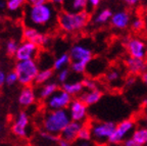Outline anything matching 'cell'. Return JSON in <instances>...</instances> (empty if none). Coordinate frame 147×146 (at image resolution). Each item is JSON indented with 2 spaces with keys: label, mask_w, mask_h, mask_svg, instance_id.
Returning a JSON list of instances; mask_svg holds the SVG:
<instances>
[{
  "label": "cell",
  "mask_w": 147,
  "mask_h": 146,
  "mask_svg": "<svg viewBox=\"0 0 147 146\" xmlns=\"http://www.w3.org/2000/svg\"><path fill=\"white\" fill-rule=\"evenodd\" d=\"M135 82H136V77L135 76H132V75H130L128 78H127V80H126V85L127 86H133L134 84H135Z\"/></svg>",
  "instance_id": "60d3db41"
},
{
  "label": "cell",
  "mask_w": 147,
  "mask_h": 146,
  "mask_svg": "<svg viewBox=\"0 0 147 146\" xmlns=\"http://www.w3.org/2000/svg\"><path fill=\"white\" fill-rule=\"evenodd\" d=\"M37 92L33 86L23 87L20 94H18V104L23 107H30L34 105L37 101Z\"/></svg>",
  "instance_id": "9a60e30c"
},
{
  "label": "cell",
  "mask_w": 147,
  "mask_h": 146,
  "mask_svg": "<svg viewBox=\"0 0 147 146\" xmlns=\"http://www.w3.org/2000/svg\"><path fill=\"white\" fill-rule=\"evenodd\" d=\"M69 54L71 57L69 70L78 75H82L87 71L88 66L93 58L92 49L83 43L74 44L69 49Z\"/></svg>",
  "instance_id": "3957f363"
},
{
  "label": "cell",
  "mask_w": 147,
  "mask_h": 146,
  "mask_svg": "<svg viewBox=\"0 0 147 146\" xmlns=\"http://www.w3.org/2000/svg\"><path fill=\"white\" fill-rule=\"evenodd\" d=\"M102 0H87L88 3V9H96L101 4Z\"/></svg>",
  "instance_id": "d590c367"
},
{
  "label": "cell",
  "mask_w": 147,
  "mask_h": 146,
  "mask_svg": "<svg viewBox=\"0 0 147 146\" xmlns=\"http://www.w3.org/2000/svg\"><path fill=\"white\" fill-rule=\"evenodd\" d=\"M26 3V0H6V9L11 14H16Z\"/></svg>",
  "instance_id": "4316f807"
},
{
  "label": "cell",
  "mask_w": 147,
  "mask_h": 146,
  "mask_svg": "<svg viewBox=\"0 0 147 146\" xmlns=\"http://www.w3.org/2000/svg\"><path fill=\"white\" fill-rule=\"evenodd\" d=\"M69 76H71V70L69 68L60 70V71L57 72V82L60 83L61 85L67 83L69 79Z\"/></svg>",
  "instance_id": "4dcf8cb0"
},
{
  "label": "cell",
  "mask_w": 147,
  "mask_h": 146,
  "mask_svg": "<svg viewBox=\"0 0 147 146\" xmlns=\"http://www.w3.org/2000/svg\"><path fill=\"white\" fill-rule=\"evenodd\" d=\"M85 124L79 123V122H73L71 121L65 128L62 130V132L60 133V139L69 141L71 143H75L78 140V135L80 130L83 128V126Z\"/></svg>",
  "instance_id": "5bb4252c"
},
{
  "label": "cell",
  "mask_w": 147,
  "mask_h": 146,
  "mask_svg": "<svg viewBox=\"0 0 147 146\" xmlns=\"http://www.w3.org/2000/svg\"><path fill=\"white\" fill-rule=\"evenodd\" d=\"M83 86H84V90H92V89H97L98 88V84L95 79L92 77H85L82 80Z\"/></svg>",
  "instance_id": "f546056e"
},
{
  "label": "cell",
  "mask_w": 147,
  "mask_h": 146,
  "mask_svg": "<svg viewBox=\"0 0 147 146\" xmlns=\"http://www.w3.org/2000/svg\"><path fill=\"white\" fill-rule=\"evenodd\" d=\"M142 106L144 107V110H147V97H146V98L143 99V101H142Z\"/></svg>",
  "instance_id": "bcb514c9"
},
{
  "label": "cell",
  "mask_w": 147,
  "mask_h": 146,
  "mask_svg": "<svg viewBox=\"0 0 147 146\" xmlns=\"http://www.w3.org/2000/svg\"><path fill=\"white\" fill-rule=\"evenodd\" d=\"M92 140L96 144H104L108 142L110 136L115 129L113 122H93L89 125Z\"/></svg>",
  "instance_id": "8992f818"
},
{
  "label": "cell",
  "mask_w": 147,
  "mask_h": 146,
  "mask_svg": "<svg viewBox=\"0 0 147 146\" xmlns=\"http://www.w3.org/2000/svg\"><path fill=\"white\" fill-rule=\"evenodd\" d=\"M144 21H143V18H134L133 21H131V28L132 30L135 31V32H140V31L143 30V28H144Z\"/></svg>",
  "instance_id": "1f68e13d"
},
{
  "label": "cell",
  "mask_w": 147,
  "mask_h": 146,
  "mask_svg": "<svg viewBox=\"0 0 147 146\" xmlns=\"http://www.w3.org/2000/svg\"><path fill=\"white\" fill-rule=\"evenodd\" d=\"M29 126H30V118H29L28 112H18L11 125L12 134L16 137L26 138L29 133Z\"/></svg>",
  "instance_id": "7c38bea8"
},
{
  "label": "cell",
  "mask_w": 147,
  "mask_h": 146,
  "mask_svg": "<svg viewBox=\"0 0 147 146\" xmlns=\"http://www.w3.org/2000/svg\"><path fill=\"white\" fill-rule=\"evenodd\" d=\"M71 121L85 123L88 119V106L80 98H74L67 107Z\"/></svg>",
  "instance_id": "8fae6325"
},
{
  "label": "cell",
  "mask_w": 147,
  "mask_h": 146,
  "mask_svg": "<svg viewBox=\"0 0 147 146\" xmlns=\"http://www.w3.org/2000/svg\"><path fill=\"white\" fill-rule=\"evenodd\" d=\"M142 0H124V2L128 5L129 7H134L136 5H138Z\"/></svg>",
  "instance_id": "ab89813d"
},
{
  "label": "cell",
  "mask_w": 147,
  "mask_h": 146,
  "mask_svg": "<svg viewBox=\"0 0 147 146\" xmlns=\"http://www.w3.org/2000/svg\"><path fill=\"white\" fill-rule=\"evenodd\" d=\"M40 53V48L31 41H23L18 45L16 57V62H25V60L37 59Z\"/></svg>",
  "instance_id": "30bf717a"
},
{
  "label": "cell",
  "mask_w": 147,
  "mask_h": 146,
  "mask_svg": "<svg viewBox=\"0 0 147 146\" xmlns=\"http://www.w3.org/2000/svg\"><path fill=\"white\" fill-rule=\"evenodd\" d=\"M0 132H1V125H0Z\"/></svg>",
  "instance_id": "c3c4849f"
},
{
  "label": "cell",
  "mask_w": 147,
  "mask_h": 146,
  "mask_svg": "<svg viewBox=\"0 0 147 146\" xmlns=\"http://www.w3.org/2000/svg\"><path fill=\"white\" fill-rule=\"evenodd\" d=\"M54 75V70L51 68H47V69H40L39 73L37 75L36 80H35V84L37 86H41L46 83H48L51 81Z\"/></svg>",
  "instance_id": "603a6c76"
},
{
  "label": "cell",
  "mask_w": 147,
  "mask_h": 146,
  "mask_svg": "<svg viewBox=\"0 0 147 146\" xmlns=\"http://www.w3.org/2000/svg\"><path fill=\"white\" fill-rule=\"evenodd\" d=\"M33 43L36 44L39 48H48L52 43V38L50 35L46 34V33L39 32V34L37 35Z\"/></svg>",
  "instance_id": "d4e9b609"
},
{
  "label": "cell",
  "mask_w": 147,
  "mask_h": 146,
  "mask_svg": "<svg viewBox=\"0 0 147 146\" xmlns=\"http://www.w3.org/2000/svg\"><path fill=\"white\" fill-rule=\"evenodd\" d=\"M69 122L71 118L67 110H47L41 122L42 131L58 136Z\"/></svg>",
  "instance_id": "277c9868"
},
{
  "label": "cell",
  "mask_w": 147,
  "mask_h": 146,
  "mask_svg": "<svg viewBox=\"0 0 147 146\" xmlns=\"http://www.w3.org/2000/svg\"><path fill=\"white\" fill-rule=\"evenodd\" d=\"M125 66L128 73L135 77L139 75L141 76L147 71V62L145 59H139L129 56L125 62Z\"/></svg>",
  "instance_id": "2e32d148"
},
{
  "label": "cell",
  "mask_w": 147,
  "mask_h": 146,
  "mask_svg": "<svg viewBox=\"0 0 147 146\" xmlns=\"http://www.w3.org/2000/svg\"><path fill=\"white\" fill-rule=\"evenodd\" d=\"M79 98L87 106H91V105L96 104L100 101V99L102 98V91L99 88L92 90H84L80 94Z\"/></svg>",
  "instance_id": "e0dca14e"
},
{
  "label": "cell",
  "mask_w": 147,
  "mask_h": 146,
  "mask_svg": "<svg viewBox=\"0 0 147 146\" xmlns=\"http://www.w3.org/2000/svg\"><path fill=\"white\" fill-rule=\"evenodd\" d=\"M131 138L138 144V146L147 145V128L146 127H140L133 131Z\"/></svg>",
  "instance_id": "cb8c5ba5"
},
{
  "label": "cell",
  "mask_w": 147,
  "mask_h": 146,
  "mask_svg": "<svg viewBox=\"0 0 147 146\" xmlns=\"http://www.w3.org/2000/svg\"><path fill=\"white\" fill-rule=\"evenodd\" d=\"M16 83H18V76H16V72L11 71V72H9V73H7L5 85H7V86H14Z\"/></svg>",
  "instance_id": "d6a6232c"
},
{
  "label": "cell",
  "mask_w": 147,
  "mask_h": 146,
  "mask_svg": "<svg viewBox=\"0 0 147 146\" xmlns=\"http://www.w3.org/2000/svg\"><path fill=\"white\" fill-rule=\"evenodd\" d=\"M0 22H1V16H0Z\"/></svg>",
  "instance_id": "681fc988"
},
{
  "label": "cell",
  "mask_w": 147,
  "mask_h": 146,
  "mask_svg": "<svg viewBox=\"0 0 147 146\" xmlns=\"http://www.w3.org/2000/svg\"><path fill=\"white\" fill-rule=\"evenodd\" d=\"M58 90H59V86H58L57 83L50 81V82L46 83V84L39 86V89L37 91V97L39 99H41V100L45 101L46 99H48L49 97H51Z\"/></svg>",
  "instance_id": "ac0fdd59"
},
{
  "label": "cell",
  "mask_w": 147,
  "mask_h": 146,
  "mask_svg": "<svg viewBox=\"0 0 147 146\" xmlns=\"http://www.w3.org/2000/svg\"><path fill=\"white\" fill-rule=\"evenodd\" d=\"M73 100L69 94L59 89L55 92L51 97L45 100V107L47 110H67L69 103Z\"/></svg>",
  "instance_id": "ba28073f"
},
{
  "label": "cell",
  "mask_w": 147,
  "mask_h": 146,
  "mask_svg": "<svg viewBox=\"0 0 147 146\" xmlns=\"http://www.w3.org/2000/svg\"><path fill=\"white\" fill-rule=\"evenodd\" d=\"M113 12L110 10L109 8H103L97 11L96 14L93 16L92 18V22L93 24L96 26H103L105 24L109 23L110 22V18L113 16Z\"/></svg>",
  "instance_id": "44dd1931"
},
{
  "label": "cell",
  "mask_w": 147,
  "mask_h": 146,
  "mask_svg": "<svg viewBox=\"0 0 147 146\" xmlns=\"http://www.w3.org/2000/svg\"><path fill=\"white\" fill-rule=\"evenodd\" d=\"M40 136H41L43 139L47 140V141H50V142H58V140H59L58 136L50 134V133H47V132H45V131H41V132H40Z\"/></svg>",
  "instance_id": "836d02e7"
},
{
  "label": "cell",
  "mask_w": 147,
  "mask_h": 146,
  "mask_svg": "<svg viewBox=\"0 0 147 146\" xmlns=\"http://www.w3.org/2000/svg\"><path fill=\"white\" fill-rule=\"evenodd\" d=\"M69 64H71V57H69V54L67 52H63L58 55V56H56L54 59H53L52 68L54 71L58 72V71H60V70L67 69Z\"/></svg>",
  "instance_id": "7402d4cb"
},
{
  "label": "cell",
  "mask_w": 147,
  "mask_h": 146,
  "mask_svg": "<svg viewBox=\"0 0 147 146\" xmlns=\"http://www.w3.org/2000/svg\"><path fill=\"white\" fill-rule=\"evenodd\" d=\"M110 25L117 30H126L131 25V14L127 10H117L110 18Z\"/></svg>",
  "instance_id": "4fadbf2b"
},
{
  "label": "cell",
  "mask_w": 147,
  "mask_h": 146,
  "mask_svg": "<svg viewBox=\"0 0 147 146\" xmlns=\"http://www.w3.org/2000/svg\"><path fill=\"white\" fill-rule=\"evenodd\" d=\"M6 9V0H0V11Z\"/></svg>",
  "instance_id": "ee69618b"
},
{
  "label": "cell",
  "mask_w": 147,
  "mask_h": 146,
  "mask_svg": "<svg viewBox=\"0 0 147 146\" xmlns=\"http://www.w3.org/2000/svg\"><path fill=\"white\" fill-rule=\"evenodd\" d=\"M105 79L109 84L115 85L117 83L121 82V79H122L121 71L117 68H113V69L108 70L105 74Z\"/></svg>",
  "instance_id": "484cf974"
},
{
  "label": "cell",
  "mask_w": 147,
  "mask_h": 146,
  "mask_svg": "<svg viewBox=\"0 0 147 146\" xmlns=\"http://www.w3.org/2000/svg\"><path fill=\"white\" fill-rule=\"evenodd\" d=\"M13 71L16 72L18 79V84L23 87L32 86L35 84V80L40 71L39 64L36 59L16 62Z\"/></svg>",
  "instance_id": "5b68a950"
},
{
  "label": "cell",
  "mask_w": 147,
  "mask_h": 146,
  "mask_svg": "<svg viewBox=\"0 0 147 146\" xmlns=\"http://www.w3.org/2000/svg\"><path fill=\"white\" fill-rule=\"evenodd\" d=\"M58 145L59 146H74L73 143H71V142L69 141H65V140H62L59 138V140H58Z\"/></svg>",
  "instance_id": "7bdbcfd3"
},
{
  "label": "cell",
  "mask_w": 147,
  "mask_h": 146,
  "mask_svg": "<svg viewBox=\"0 0 147 146\" xmlns=\"http://www.w3.org/2000/svg\"><path fill=\"white\" fill-rule=\"evenodd\" d=\"M90 22L88 10L82 12H69L60 10L57 16V27L64 34H76L86 29Z\"/></svg>",
  "instance_id": "7a4b0ae2"
},
{
  "label": "cell",
  "mask_w": 147,
  "mask_h": 146,
  "mask_svg": "<svg viewBox=\"0 0 147 146\" xmlns=\"http://www.w3.org/2000/svg\"><path fill=\"white\" fill-rule=\"evenodd\" d=\"M123 143H124V146H138V144L136 143V142L134 141V140L132 139L131 137H130V138H127V139L125 140V141L123 142Z\"/></svg>",
  "instance_id": "b9f144b4"
},
{
  "label": "cell",
  "mask_w": 147,
  "mask_h": 146,
  "mask_svg": "<svg viewBox=\"0 0 147 146\" xmlns=\"http://www.w3.org/2000/svg\"><path fill=\"white\" fill-rule=\"evenodd\" d=\"M74 146H96V143L93 140H90V141H80V140H77L74 143Z\"/></svg>",
  "instance_id": "8d00e7d4"
},
{
  "label": "cell",
  "mask_w": 147,
  "mask_h": 146,
  "mask_svg": "<svg viewBox=\"0 0 147 146\" xmlns=\"http://www.w3.org/2000/svg\"><path fill=\"white\" fill-rule=\"evenodd\" d=\"M135 130V122L132 119H126L119 122L117 125H115V132L110 136L108 143L113 145H117L124 142L127 139L129 135L132 134Z\"/></svg>",
  "instance_id": "52a82bcc"
},
{
  "label": "cell",
  "mask_w": 147,
  "mask_h": 146,
  "mask_svg": "<svg viewBox=\"0 0 147 146\" xmlns=\"http://www.w3.org/2000/svg\"><path fill=\"white\" fill-rule=\"evenodd\" d=\"M61 90L64 92H67V94L74 97V96H80V94L84 91V86H83L82 80L81 81H73V82H69L61 85Z\"/></svg>",
  "instance_id": "ffe728a7"
},
{
  "label": "cell",
  "mask_w": 147,
  "mask_h": 146,
  "mask_svg": "<svg viewBox=\"0 0 147 146\" xmlns=\"http://www.w3.org/2000/svg\"><path fill=\"white\" fill-rule=\"evenodd\" d=\"M78 140H80V141H90V140H92V135L89 126L87 125L83 126V128L79 132Z\"/></svg>",
  "instance_id": "f1b7e54d"
},
{
  "label": "cell",
  "mask_w": 147,
  "mask_h": 146,
  "mask_svg": "<svg viewBox=\"0 0 147 146\" xmlns=\"http://www.w3.org/2000/svg\"><path fill=\"white\" fill-rule=\"evenodd\" d=\"M125 48L129 56L139 59H145L147 55V49L144 41L138 37H130L125 41Z\"/></svg>",
  "instance_id": "9c48e42d"
},
{
  "label": "cell",
  "mask_w": 147,
  "mask_h": 146,
  "mask_svg": "<svg viewBox=\"0 0 147 146\" xmlns=\"http://www.w3.org/2000/svg\"><path fill=\"white\" fill-rule=\"evenodd\" d=\"M20 44L18 43L16 40L14 39H10L6 42L5 44V53L8 55L9 57H14L16 51H18V48Z\"/></svg>",
  "instance_id": "83f0119b"
},
{
  "label": "cell",
  "mask_w": 147,
  "mask_h": 146,
  "mask_svg": "<svg viewBox=\"0 0 147 146\" xmlns=\"http://www.w3.org/2000/svg\"><path fill=\"white\" fill-rule=\"evenodd\" d=\"M5 82H6V73L3 70L0 69V88L4 86Z\"/></svg>",
  "instance_id": "f35d334b"
},
{
  "label": "cell",
  "mask_w": 147,
  "mask_h": 146,
  "mask_svg": "<svg viewBox=\"0 0 147 146\" xmlns=\"http://www.w3.org/2000/svg\"><path fill=\"white\" fill-rule=\"evenodd\" d=\"M58 9L50 3L28 6L24 12V20L28 27H33L39 31H49L57 26Z\"/></svg>",
  "instance_id": "6da1fadb"
},
{
  "label": "cell",
  "mask_w": 147,
  "mask_h": 146,
  "mask_svg": "<svg viewBox=\"0 0 147 146\" xmlns=\"http://www.w3.org/2000/svg\"><path fill=\"white\" fill-rule=\"evenodd\" d=\"M61 10L69 12H82L88 10L87 0H65Z\"/></svg>",
  "instance_id": "d6986e66"
},
{
  "label": "cell",
  "mask_w": 147,
  "mask_h": 146,
  "mask_svg": "<svg viewBox=\"0 0 147 146\" xmlns=\"http://www.w3.org/2000/svg\"><path fill=\"white\" fill-rule=\"evenodd\" d=\"M28 6H37V5H41L48 3V0H26Z\"/></svg>",
  "instance_id": "e575fe53"
},
{
  "label": "cell",
  "mask_w": 147,
  "mask_h": 146,
  "mask_svg": "<svg viewBox=\"0 0 147 146\" xmlns=\"http://www.w3.org/2000/svg\"><path fill=\"white\" fill-rule=\"evenodd\" d=\"M141 79H142V82L147 86V71L141 75Z\"/></svg>",
  "instance_id": "f6af8a7d"
},
{
  "label": "cell",
  "mask_w": 147,
  "mask_h": 146,
  "mask_svg": "<svg viewBox=\"0 0 147 146\" xmlns=\"http://www.w3.org/2000/svg\"><path fill=\"white\" fill-rule=\"evenodd\" d=\"M64 1H65V0H48V3H50L55 8L61 9L64 4Z\"/></svg>",
  "instance_id": "74e56055"
},
{
  "label": "cell",
  "mask_w": 147,
  "mask_h": 146,
  "mask_svg": "<svg viewBox=\"0 0 147 146\" xmlns=\"http://www.w3.org/2000/svg\"><path fill=\"white\" fill-rule=\"evenodd\" d=\"M144 127L147 128V116H145V119H144Z\"/></svg>",
  "instance_id": "7dc6e473"
}]
</instances>
